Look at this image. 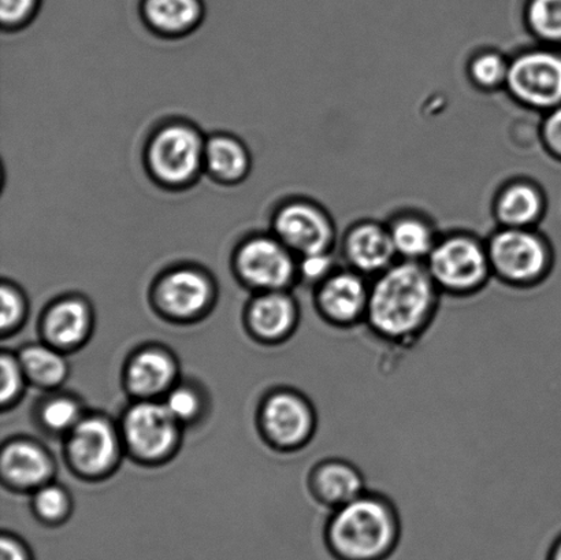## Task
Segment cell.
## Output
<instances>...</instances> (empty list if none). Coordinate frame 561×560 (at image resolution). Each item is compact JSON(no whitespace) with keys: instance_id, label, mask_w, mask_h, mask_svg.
Listing matches in <instances>:
<instances>
[{"instance_id":"83f0119b","label":"cell","mask_w":561,"mask_h":560,"mask_svg":"<svg viewBox=\"0 0 561 560\" xmlns=\"http://www.w3.org/2000/svg\"><path fill=\"white\" fill-rule=\"evenodd\" d=\"M36 510L43 518L48 521L60 519L68 513V496L57 487L44 488V490L37 493Z\"/></svg>"},{"instance_id":"d6a6232c","label":"cell","mask_w":561,"mask_h":560,"mask_svg":"<svg viewBox=\"0 0 561 560\" xmlns=\"http://www.w3.org/2000/svg\"><path fill=\"white\" fill-rule=\"evenodd\" d=\"M0 370H2V389H0V398L5 404L16 397L21 389V367L9 355H3L0 361Z\"/></svg>"},{"instance_id":"f546056e","label":"cell","mask_w":561,"mask_h":560,"mask_svg":"<svg viewBox=\"0 0 561 560\" xmlns=\"http://www.w3.org/2000/svg\"><path fill=\"white\" fill-rule=\"evenodd\" d=\"M37 0H0V20L5 30H16L30 22Z\"/></svg>"},{"instance_id":"7c38bea8","label":"cell","mask_w":561,"mask_h":560,"mask_svg":"<svg viewBox=\"0 0 561 560\" xmlns=\"http://www.w3.org/2000/svg\"><path fill=\"white\" fill-rule=\"evenodd\" d=\"M263 422L273 441L289 447L306 442L313 430L312 410L291 393H279L268 400Z\"/></svg>"},{"instance_id":"e575fe53","label":"cell","mask_w":561,"mask_h":560,"mask_svg":"<svg viewBox=\"0 0 561 560\" xmlns=\"http://www.w3.org/2000/svg\"><path fill=\"white\" fill-rule=\"evenodd\" d=\"M0 560H33L30 550L13 536H3L0 541Z\"/></svg>"},{"instance_id":"6da1fadb","label":"cell","mask_w":561,"mask_h":560,"mask_svg":"<svg viewBox=\"0 0 561 560\" xmlns=\"http://www.w3.org/2000/svg\"><path fill=\"white\" fill-rule=\"evenodd\" d=\"M438 296L425 263L394 262L370 285L366 322L385 342H415L436 315Z\"/></svg>"},{"instance_id":"836d02e7","label":"cell","mask_w":561,"mask_h":560,"mask_svg":"<svg viewBox=\"0 0 561 560\" xmlns=\"http://www.w3.org/2000/svg\"><path fill=\"white\" fill-rule=\"evenodd\" d=\"M542 137L548 150L561 158V106L549 110L542 125Z\"/></svg>"},{"instance_id":"9c48e42d","label":"cell","mask_w":561,"mask_h":560,"mask_svg":"<svg viewBox=\"0 0 561 560\" xmlns=\"http://www.w3.org/2000/svg\"><path fill=\"white\" fill-rule=\"evenodd\" d=\"M368 298L370 285L352 268L334 271L318 285V309L335 327L351 328L366 321Z\"/></svg>"},{"instance_id":"7a4b0ae2","label":"cell","mask_w":561,"mask_h":560,"mask_svg":"<svg viewBox=\"0 0 561 560\" xmlns=\"http://www.w3.org/2000/svg\"><path fill=\"white\" fill-rule=\"evenodd\" d=\"M400 521L382 496H362L335 508L324 530V545L334 560H389L398 550Z\"/></svg>"},{"instance_id":"44dd1931","label":"cell","mask_w":561,"mask_h":560,"mask_svg":"<svg viewBox=\"0 0 561 560\" xmlns=\"http://www.w3.org/2000/svg\"><path fill=\"white\" fill-rule=\"evenodd\" d=\"M296 321L294 300L280 293H271L255 300L251 323L263 338L277 339L290 331Z\"/></svg>"},{"instance_id":"d4e9b609","label":"cell","mask_w":561,"mask_h":560,"mask_svg":"<svg viewBox=\"0 0 561 560\" xmlns=\"http://www.w3.org/2000/svg\"><path fill=\"white\" fill-rule=\"evenodd\" d=\"M527 21L537 37L561 43V0H531Z\"/></svg>"},{"instance_id":"5bb4252c","label":"cell","mask_w":561,"mask_h":560,"mask_svg":"<svg viewBox=\"0 0 561 560\" xmlns=\"http://www.w3.org/2000/svg\"><path fill=\"white\" fill-rule=\"evenodd\" d=\"M158 295L168 311L186 317L195 315L208 304L211 287L205 274L192 268H179L162 279Z\"/></svg>"},{"instance_id":"2e32d148","label":"cell","mask_w":561,"mask_h":560,"mask_svg":"<svg viewBox=\"0 0 561 560\" xmlns=\"http://www.w3.org/2000/svg\"><path fill=\"white\" fill-rule=\"evenodd\" d=\"M205 170L218 183L239 184L250 173V152L234 136L214 135L206 140Z\"/></svg>"},{"instance_id":"d6986e66","label":"cell","mask_w":561,"mask_h":560,"mask_svg":"<svg viewBox=\"0 0 561 560\" xmlns=\"http://www.w3.org/2000/svg\"><path fill=\"white\" fill-rule=\"evenodd\" d=\"M2 470L5 479L13 484L32 487L47 479L49 462L41 448L31 443L16 442L5 447Z\"/></svg>"},{"instance_id":"f1b7e54d","label":"cell","mask_w":561,"mask_h":560,"mask_svg":"<svg viewBox=\"0 0 561 560\" xmlns=\"http://www.w3.org/2000/svg\"><path fill=\"white\" fill-rule=\"evenodd\" d=\"M334 271V260L330 252L301 256V261L297 265V273H300L302 278L318 285Z\"/></svg>"},{"instance_id":"ba28073f","label":"cell","mask_w":561,"mask_h":560,"mask_svg":"<svg viewBox=\"0 0 561 560\" xmlns=\"http://www.w3.org/2000/svg\"><path fill=\"white\" fill-rule=\"evenodd\" d=\"M236 266L247 283L257 288L280 289L297 273L291 252L276 236H254L239 247Z\"/></svg>"},{"instance_id":"4316f807","label":"cell","mask_w":561,"mask_h":560,"mask_svg":"<svg viewBox=\"0 0 561 560\" xmlns=\"http://www.w3.org/2000/svg\"><path fill=\"white\" fill-rule=\"evenodd\" d=\"M79 420V408L69 399H57L49 402L43 410V421L55 431L68 430Z\"/></svg>"},{"instance_id":"603a6c76","label":"cell","mask_w":561,"mask_h":560,"mask_svg":"<svg viewBox=\"0 0 561 560\" xmlns=\"http://www.w3.org/2000/svg\"><path fill=\"white\" fill-rule=\"evenodd\" d=\"M174 376V365L169 356L159 351H146L137 355L129 369V384L135 392L151 395L162 391Z\"/></svg>"},{"instance_id":"30bf717a","label":"cell","mask_w":561,"mask_h":560,"mask_svg":"<svg viewBox=\"0 0 561 560\" xmlns=\"http://www.w3.org/2000/svg\"><path fill=\"white\" fill-rule=\"evenodd\" d=\"M164 404L141 403L129 411L125 435L129 446L146 458H158L173 447L178 426Z\"/></svg>"},{"instance_id":"52a82bcc","label":"cell","mask_w":561,"mask_h":560,"mask_svg":"<svg viewBox=\"0 0 561 560\" xmlns=\"http://www.w3.org/2000/svg\"><path fill=\"white\" fill-rule=\"evenodd\" d=\"M273 232L300 256L330 252L335 236L328 214L306 201H291L280 206L274 214Z\"/></svg>"},{"instance_id":"cb8c5ba5","label":"cell","mask_w":561,"mask_h":560,"mask_svg":"<svg viewBox=\"0 0 561 560\" xmlns=\"http://www.w3.org/2000/svg\"><path fill=\"white\" fill-rule=\"evenodd\" d=\"M21 366L31 377L44 386H55L64 380L66 364L62 356L44 347L26 348L21 355Z\"/></svg>"},{"instance_id":"277c9868","label":"cell","mask_w":561,"mask_h":560,"mask_svg":"<svg viewBox=\"0 0 561 560\" xmlns=\"http://www.w3.org/2000/svg\"><path fill=\"white\" fill-rule=\"evenodd\" d=\"M486 249L492 273L514 287H533L551 272L552 252L530 229L504 228L492 236Z\"/></svg>"},{"instance_id":"3957f363","label":"cell","mask_w":561,"mask_h":560,"mask_svg":"<svg viewBox=\"0 0 561 560\" xmlns=\"http://www.w3.org/2000/svg\"><path fill=\"white\" fill-rule=\"evenodd\" d=\"M206 140L194 125L175 121L153 132L146 147V167L159 185L186 188L205 170Z\"/></svg>"},{"instance_id":"d590c367","label":"cell","mask_w":561,"mask_h":560,"mask_svg":"<svg viewBox=\"0 0 561 560\" xmlns=\"http://www.w3.org/2000/svg\"><path fill=\"white\" fill-rule=\"evenodd\" d=\"M546 560H561V532L549 547Z\"/></svg>"},{"instance_id":"e0dca14e","label":"cell","mask_w":561,"mask_h":560,"mask_svg":"<svg viewBox=\"0 0 561 560\" xmlns=\"http://www.w3.org/2000/svg\"><path fill=\"white\" fill-rule=\"evenodd\" d=\"M142 13L158 35L181 37L199 25L203 8L201 0H146Z\"/></svg>"},{"instance_id":"4dcf8cb0","label":"cell","mask_w":561,"mask_h":560,"mask_svg":"<svg viewBox=\"0 0 561 560\" xmlns=\"http://www.w3.org/2000/svg\"><path fill=\"white\" fill-rule=\"evenodd\" d=\"M164 405H167L175 420H190L199 409V400L190 389L180 388L169 395Z\"/></svg>"},{"instance_id":"7402d4cb","label":"cell","mask_w":561,"mask_h":560,"mask_svg":"<svg viewBox=\"0 0 561 560\" xmlns=\"http://www.w3.org/2000/svg\"><path fill=\"white\" fill-rule=\"evenodd\" d=\"M90 327V316L84 304L79 300H65L48 312L47 336L60 345L80 342Z\"/></svg>"},{"instance_id":"8992f818","label":"cell","mask_w":561,"mask_h":560,"mask_svg":"<svg viewBox=\"0 0 561 560\" xmlns=\"http://www.w3.org/2000/svg\"><path fill=\"white\" fill-rule=\"evenodd\" d=\"M505 87L516 101L537 110L561 106V57L548 49H533L510 64Z\"/></svg>"},{"instance_id":"ffe728a7","label":"cell","mask_w":561,"mask_h":560,"mask_svg":"<svg viewBox=\"0 0 561 560\" xmlns=\"http://www.w3.org/2000/svg\"><path fill=\"white\" fill-rule=\"evenodd\" d=\"M396 254L403 261H426L437 244L431 225L425 219L415 216H404L394 219L389 228Z\"/></svg>"},{"instance_id":"1f68e13d","label":"cell","mask_w":561,"mask_h":560,"mask_svg":"<svg viewBox=\"0 0 561 560\" xmlns=\"http://www.w3.org/2000/svg\"><path fill=\"white\" fill-rule=\"evenodd\" d=\"M0 304H2L0 327H2V331H8L9 328L14 327L20 321L22 312H24V304H22L20 294L9 285L2 287Z\"/></svg>"},{"instance_id":"484cf974","label":"cell","mask_w":561,"mask_h":560,"mask_svg":"<svg viewBox=\"0 0 561 560\" xmlns=\"http://www.w3.org/2000/svg\"><path fill=\"white\" fill-rule=\"evenodd\" d=\"M510 64L494 52L478 54L470 64V77L482 90H496L507 81Z\"/></svg>"},{"instance_id":"4fadbf2b","label":"cell","mask_w":561,"mask_h":560,"mask_svg":"<svg viewBox=\"0 0 561 560\" xmlns=\"http://www.w3.org/2000/svg\"><path fill=\"white\" fill-rule=\"evenodd\" d=\"M70 457L79 469L96 475L112 465L117 453L112 426L101 419H90L76 425L69 443Z\"/></svg>"},{"instance_id":"5b68a950","label":"cell","mask_w":561,"mask_h":560,"mask_svg":"<svg viewBox=\"0 0 561 560\" xmlns=\"http://www.w3.org/2000/svg\"><path fill=\"white\" fill-rule=\"evenodd\" d=\"M425 265L439 290L458 296L476 294L492 274L486 247L463 235L437 241Z\"/></svg>"},{"instance_id":"8fae6325","label":"cell","mask_w":561,"mask_h":560,"mask_svg":"<svg viewBox=\"0 0 561 560\" xmlns=\"http://www.w3.org/2000/svg\"><path fill=\"white\" fill-rule=\"evenodd\" d=\"M343 252L348 267L365 277H377L398 256L389 229L374 222H360L352 228L345 236Z\"/></svg>"},{"instance_id":"9a60e30c","label":"cell","mask_w":561,"mask_h":560,"mask_svg":"<svg viewBox=\"0 0 561 560\" xmlns=\"http://www.w3.org/2000/svg\"><path fill=\"white\" fill-rule=\"evenodd\" d=\"M313 490L333 510L355 501L365 493V480L354 465L345 460H328L313 475Z\"/></svg>"},{"instance_id":"ac0fdd59","label":"cell","mask_w":561,"mask_h":560,"mask_svg":"<svg viewBox=\"0 0 561 560\" xmlns=\"http://www.w3.org/2000/svg\"><path fill=\"white\" fill-rule=\"evenodd\" d=\"M543 212V197L536 185L518 181L504 186L496 201V216L504 228L530 229Z\"/></svg>"}]
</instances>
